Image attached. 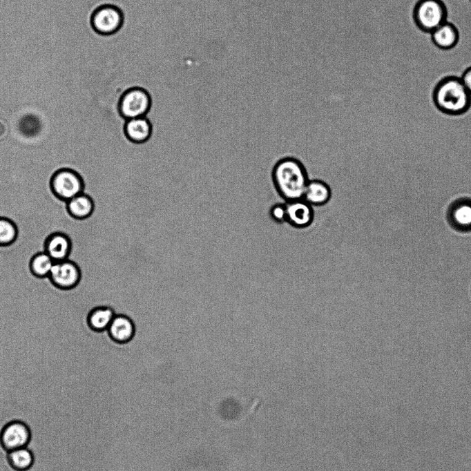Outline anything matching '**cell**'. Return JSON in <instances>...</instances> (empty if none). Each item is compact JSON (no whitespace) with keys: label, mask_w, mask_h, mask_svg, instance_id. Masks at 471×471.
I'll return each instance as SVG.
<instances>
[{"label":"cell","mask_w":471,"mask_h":471,"mask_svg":"<svg viewBox=\"0 0 471 471\" xmlns=\"http://www.w3.org/2000/svg\"><path fill=\"white\" fill-rule=\"evenodd\" d=\"M432 100L441 112L450 115H460L471 106V93L460 77L448 75L441 78L432 91Z\"/></svg>","instance_id":"6da1fadb"},{"label":"cell","mask_w":471,"mask_h":471,"mask_svg":"<svg viewBox=\"0 0 471 471\" xmlns=\"http://www.w3.org/2000/svg\"><path fill=\"white\" fill-rule=\"evenodd\" d=\"M273 180L279 193L288 202L302 199L309 182L304 166L290 157L276 164Z\"/></svg>","instance_id":"7a4b0ae2"},{"label":"cell","mask_w":471,"mask_h":471,"mask_svg":"<svg viewBox=\"0 0 471 471\" xmlns=\"http://www.w3.org/2000/svg\"><path fill=\"white\" fill-rule=\"evenodd\" d=\"M448 15L447 7L442 0H418L412 10L415 25L425 33H431L448 21Z\"/></svg>","instance_id":"3957f363"},{"label":"cell","mask_w":471,"mask_h":471,"mask_svg":"<svg viewBox=\"0 0 471 471\" xmlns=\"http://www.w3.org/2000/svg\"><path fill=\"white\" fill-rule=\"evenodd\" d=\"M152 97L149 92L140 86L131 87L121 95L118 102V110L126 120L145 117L151 110Z\"/></svg>","instance_id":"277c9868"},{"label":"cell","mask_w":471,"mask_h":471,"mask_svg":"<svg viewBox=\"0 0 471 471\" xmlns=\"http://www.w3.org/2000/svg\"><path fill=\"white\" fill-rule=\"evenodd\" d=\"M84 186L81 175L70 168L58 169L50 180L52 193L57 199L65 202L83 193Z\"/></svg>","instance_id":"5b68a950"},{"label":"cell","mask_w":471,"mask_h":471,"mask_svg":"<svg viewBox=\"0 0 471 471\" xmlns=\"http://www.w3.org/2000/svg\"><path fill=\"white\" fill-rule=\"evenodd\" d=\"M124 16L117 6L104 4L97 7L90 17V25L93 30L101 35H112L122 27Z\"/></svg>","instance_id":"8992f818"},{"label":"cell","mask_w":471,"mask_h":471,"mask_svg":"<svg viewBox=\"0 0 471 471\" xmlns=\"http://www.w3.org/2000/svg\"><path fill=\"white\" fill-rule=\"evenodd\" d=\"M450 227L459 233H471V198L461 197L450 202L445 213Z\"/></svg>","instance_id":"52a82bcc"},{"label":"cell","mask_w":471,"mask_h":471,"mask_svg":"<svg viewBox=\"0 0 471 471\" xmlns=\"http://www.w3.org/2000/svg\"><path fill=\"white\" fill-rule=\"evenodd\" d=\"M48 278L55 287L61 290H70L80 282L81 271L79 265L70 259L55 262Z\"/></svg>","instance_id":"ba28073f"},{"label":"cell","mask_w":471,"mask_h":471,"mask_svg":"<svg viewBox=\"0 0 471 471\" xmlns=\"http://www.w3.org/2000/svg\"><path fill=\"white\" fill-rule=\"evenodd\" d=\"M30 440V431L26 423L19 421L8 423L0 434V443L8 452L26 447Z\"/></svg>","instance_id":"9c48e42d"},{"label":"cell","mask_w":471,"mask_h":471,"mask_svg":"<svg viewBox=\"0 0 471 471\" xmlns=\"http://www.w3.org/2000/svg\"><path fill=\"white\" fill-rule=\"evenodd\" d=\"M73 249L70 236L66 232L56 231L49 233L44 242V251L54 262L68 260Z\"/></svg>","instance_id":"30bf717a"},{"label":"cell","mask_w":471,"mask_h":471,"mask_svg":"<svg viewBox=\"0 0 471 471\" xmlns=\"http://www.w3.org/2000/svg\"><path fill=\"white\" fill-rule=\"evenodd\" d=\"M110 339L115 343L125 345L131 342L135 334L133 320L125 314H116L107 329Z\"/></svg>","instance_id":"8fae6325"},{"label":"cell","mask_w":471,"mask_h":471,"mask_svg":"<svg viewBox=\"0 0 471 471\" xmlns=\"http://www.w3.org/2000/svg\"><path fill=\"white\" fill-rule=\"evenodd\" d=\"M286 221L297 228L309 226L314 218L311 204L303 199L289 201L285 205Z\"/></svg>","instance_id":"7c38bea8"},{"label":"cell","mask_w":471,"mask_h":471,"mask_svg":"<svg viewBox=\"0 0 471 471\" xmlns=\"http://www.w3.org/2000/svg\"><path fill=\"white\" fill-rule=\"evenodd\" d=\"M124 131L129 141L135 144H142L151 137L152 125L146 117H136L126 120Z\"/></svg>","instance_id":"4fadbf2b"},{"label":"cell","mask_w":471,"mask_h":471,"mask_svg":"<svg viewBox=\"0 0 471 471\" xmlns=\"http://www.w3.org/2000/svg\"><path fill=\"white\" fill-rule=\"evenodd\" d=\"M430 34L433 44L441 50H447L454 48L459 40V32L456 26L448 21Z\"/></svg>","instance_id":"5bb4252c"},{"label":"cell","mask_w":471,"mask_h":471,"mask_svg":"<svg viewBox=\"0 0 471 471\" xmlns=\"http://www.w3.org/2000/svg\"><path fill=\"white\" fill-rule=\"evenodd\" d=\"M115 315V311L110 306H96L92 308L87 314V325L91 330L95 332L106 331Z\"/></svg>","instance_id":"9a60e30c"},{"label":"cell","mask_w":471,"mask_h":471,"mask_svg":"<svg viewBox=\"0 0 471 471\" xmlns=\"http://www.w3.org/2000/svg\"><path fill=\"white\" fill-rule=\"evenodd\" d=\"M95 204L93 198L84 192L66 202V210L74 219L84 220L94 213Z\"/></svg>","instance_id":"2e32d148"},{"label":"cell","mask_w":471,"mask_h":471,"mask_svg":"<svg viewBox=\"0 0 471 471\" xmlns=\"http://www.w3.org/2000/svg\"><path fill=\"white\" fill-rule=\"evenodd\" d=\"M330 197L331 190L326 183L311 180L308 182L302 199L309 204L322 205L327 203Z\"/></svg>","instance_id":"e0dca14e"},{"label":"cell","mask_w":471,"mask_h":471,"mask_svg":"<svg viewBox=\"0 0 471 471\" xmlns=\"http://www.w3.org/2000/svg\"><path fill=\"white\" fill-rule=\"evenodd\" d=\"M54 263V260L46 252L40 251L30 258L29 269L31 273L36 278H48Z\"/></svg>","instance_id":"ac0fdd59"},{"label":"cell","mask_w":471,"mask_h":471,"mask_svg":"<svg viewBox=\"0 0 471 471\" xmlns=\"http://www.w3.org/2000/svg\"><path fill=\"white\" fill-rule=\"evenodd\" d=\"M8 461L10 466L17 471H27L33 464L32 452L26 447L8 452Z\"/></svg>","instance_id":"d6986e66"},{"label":"cell","mask_w":471,"mask_h":471,"mask_svg":"<svg viewBox=\"0 0 471 471\" xmlns=\"http://www.w3.org/2000/svg\"><path fill=\"white\" fill-rule=\"evenodd\" d=\"M19 236V228L16 223L6 217H0V247L14 244Z\"/></svg>","instance_id":"ffe728a7"},{"label":"cell","mask_w":471,"mask_h":471,"mask_svg":"<svg viewBox=\"0 0 471 471\" xmlns=\"http://www.w3.org/2000/svg\"><path fill=\"white\" fill-rule=\"evenodd\" d=\"M271 217L277 222L286 221L285 205L277 204L271 211Z\"/></svg>","instance_id":"44dd1931"},{"label":"cell","mask_w":471,"mask_h":471,"mask_svg":"<svg viewBox=\"0 0 471 471\" xmlns=\"http://www.w3.org/2000/svg\"><path fill=\"white\" fill-rule=\"evenodd\" d=\"M460 77L465 88L471 93V66L463 72Z\"/></svg>","instance_id":"7402d4cb"},{"label":"cell","mask_w":471,"mask_h":471,"mask_svg":"<svg viewBox=\"0 0 471 471\" xmlns=\"http://www.w3.org/2000/svg\"><path fill=\"white\" fill-rule=\"evenodd\" d=\"M470 1L471 2V0H470Z\"/></svg>","instance_id":"603a6c76"}]
</instances>
